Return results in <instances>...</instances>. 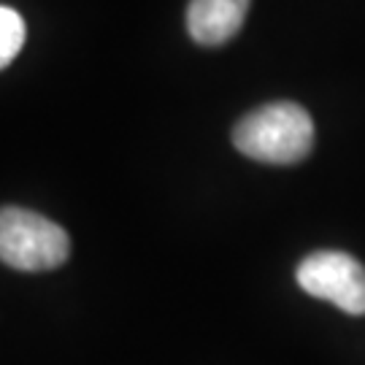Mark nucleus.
Returning a JSON list of instances; mask_svg holds the SVG:
<instances>
[{"label":"nucleus","instance_id":"nucleus-1","mask_svg":"<svg viewBox=\"0 0 365 365\" xmlns=\"http://www.w3.org/2000/svg\"><path fill=\"white\" fill-rule=\"evenodd\" d=\"M233 144L241 155L268 165H292L309 157L314 146V122L298 103H265L238 119Z\"/></svg>","mask_w":365,"mask_h":365},{"label":"nucleus","instance_id":"nucleus-5","mask_svg":"<svg viewBox=\"0 0 365 365\" xmlns=\"http://www.w3.org/2000/svg\"><path fill=\"white\" fill-rule=\"evenodd\" d=\"M22 43H25V22H22V16L14 9H9V6H0V68L14 63V57L19 54Z\"/></svg>","mask_w":365,"mask_h":365},{"label":"nucleus","instance_id":"nucleus-3","mask_svg":"<svg viewBox=\"0 0 365 365\" xmlns=\"http://www.w3.org/2000/svg\"><path fill=\"white\" fill-rule=\"evenodd\" d=\"M298 284L309 295L330 300L341 312L365 314V265L346 252H314L295 271Z\"/></svg>","mask_w":365,"mask_h":365},{"label":"nucleus","instance_id":"nucleus-4","mask_svg":"<svg viewBox=\"0 0 365 365\" xmlns=\"http://www.w3.org/2000/svg\"><path fill=\"white\" fill-rule=\"evenodd\" d=\"M252 0H190L187 33L200 46H222L247 19Z\"/></svg>","mask_w":365,"mask_h":365},{"label":"nucleus","instance_id":"nucleus-2","mask_svg":"<svg viewBox=\"0 0 365 365\" xmlns=\"http://www.w3.org/2000/svg\"><path fill=\"white\" fill-rule=\"evenodd\" d=\"M71 238L66 227L43 214L19 206L0 209V262L14 271L41 274L54 271L68 260Z\"/></svg>","mask_w":365,"mask_h":365}]
</instances>
